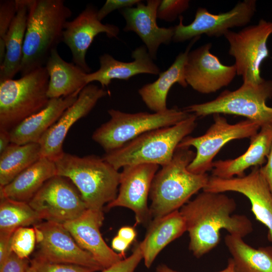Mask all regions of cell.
I'll list each match as a JSON object with an SVG mask.
<instances>
[{
  "label": "cell",
  "instance_id": "cell-21",
  "mask_svg": "<svg viewBox=\"0 0 272 272\" xmlns=\"http://www.w3.org/2000/svg\"><path fill=\"white\" fill-rule=\"evenodd\" d=\"M133 60L124 62L118 60L112 55L105 53L99 57V69L87 74L85 81L86 86L94 81L100 83L101 88L108 87L114 79L128 80L133 76L148 74L159 75L160 69L148 53L145 46H141L131 53Z\"/></svg>",
  "mask_w": 272,
  "mask_h": 272
},
{
  "label": "cell",
  "instance_id": "cell-28",
  "mask_svg": "<svg viewBox=\"0 0 272 272\" xmlns=\"http://www.w3.org/2000/svg\"><path fill=\"white\" fill-rule=\"evenodd\" d=\"M17 11L5 38L6 53L0 64V82L12 79L20 72L28 17L26 0H16Z\"/></svg>",
  "mask_w": 272,
  "mask_h": 272
},
{
  "label": "cell",
  "instance_id": "cell-17",
  "mask_svg": "<svg viewBox=\"0 0 272 272\" xmlns=\"http://www.w3.org/2000/svg\"><path fill=\"white\" fill-rule=\"evenodd\" d=\"M108 91L89 84L80 92L76 101L67 108L57 121L42 135L38 143L41 157L54 161L64 153L62 149L65 138L72 126L86 116L97 102L107 96Z\"/></svg>",
  "mask_w": 272,
  "mask_h": 272
},
{
  "label": "cell",
  "instance_id": "cell-45",
  "mask_svg": "<svg viewBox=\"0 0 272 272\" xmlns=\"http://www.w3.org/2000/svg\"><path fill=\"white\" fill-rule=\"evenodd\" d=\"M26 272H38L36 269L31 265L29 267Z\"/></svg>",
  "mask_w": 272,
  "mask_h": 272
},
{
  "label": "cell",
  "instance_id": "cell-10",
  "mask_svg": "<svg viewBox=\"0 0 272 272\" xmlns=\"http://www.w3.org/2000/svg\"><path fill=\"white\" fill-rule=\"evenodd\" d=\"M272 34V22L260 19L235 32L228 31L224 36L229 44V54L235 59L237 75L243 83L258 84L264 79L260 67L269 55L267 40Z\"/></svg>",
  "mask_w": 272,
  "mask_h": 272
},
{
  "label": "cell",
  "instance_id": "cell-26",
  "mask_svg": "<svg viewBox=\"0 0 272 272\" xmlns=\"http://www.w3.org/2000/svg\"><path fill=\"white\" fill-rule=\"evenodd\" d=\"M44 66L49 77L47 91L49 99L79 94L86 86L85 78L88 73L74 63L63 59L57 48L51 51Z\"/></svg>",
  "mask_w": 272,
  "mask_h": 272
},
{
  "label": "cell",
  "instance_id": "cell-32",
  "mask_svg": "<svg viewBox=\"0 0 272 272\" xmlns=\"http://www.w3.org/2000/svg\"><path fill=\"white\" fill-rule=\"evenodd\" d=\"M36 242L34 228L20 227L13 233L11 240V249L22 258H27L33 251Z\"/></svg>",
  "mask_w": 272,
  "mask_h": 272
},
{
  "label": "cell",
  "instance_id": "cell-38",
  "mask_svg": "<svg viewBox=\"0 0 272 272\" xmlns=\"http://www.w3.org/2000/svg\"><path fill=\"white\" fill-rule=\"evenodd\" d=\"M140 1L139 0H107L100 9L98 10V18L101 21L114 11L116 10L120 11L124 8L133 7Z\"/></svg>",
  "mask_w": 272,
  "mask_h": 272
},
{
  "label": "cell",
  "instance_id": "cell-4",
  "mask_svg": "<svg viewBox=\"0 0 272 272\" xmlns=\"http://www.w3.org/2000/svg\"><path fill=\"white\" fill-rule=\"evenodd\" d=\"M57 175L69 179L80 193L87 209L103 211L116 197L120 172L102 157L63 153L54 161Z\"/></svg>",
  "mask_w": 272,
  "mask_h": 272
},
{
  "label": "cell",
  "instance_id": "cell-19",
  "mask_svg": "<svg viewBox=\"0 0 272 272\" xmlns=\"http://www.w3.org/2000/svg\"><path fill=\"white\" fill-rule=\"evenodd\" d=\"M160 3V0H148L145 4L141 1L135 7L119 11L126 22L123 30L135 33L153 60L157 58L160 46L169 44L174 33V27H160L157 25V10Z\"/></svg>",
  "mask_w": 272,
  "mask_h": 272
},
{
  "label": "cell",
  "instance_id": "cell-27",
  "mask_svg": "<svg viewBox=\"0 0 272 272\" xmlns=\"http://www.w3.org/2000/svg\"><path fill=\"white\" fill-rule=\"evenodd\" d=\"M57 175L54 161L41 157L4 186L1 198L28 202L48 179Z\"/></svg>",
  "mask_w": 272,
  "mask_h": 272
},
{
  "label": "cell",
  "instance_id": "cell-42",
  "mask_svg": "<svg viewBox=\"0 0 272 272\" xmlns=\"http://www.w3.org/2000/svg\"><path fill=\"white\" fill-rule=\"evenodd\" d=\"M130 244L127 241L117 235L112 239L111 246L113 250L119 252L123 255Z\"/></svg>",
  "mask_w": 272,
  "mask_h": 272
},
{
  "label": "cell",
  "instance_id": "cell-34",
  "mask_svg": "<svg viewBox=\"0 0 272 272\" xmlns=\"http://www.w3.org/2000/svg\"><path fill=\"white\" fill-rule=\"evenodd\" d=\"M188 0H162L157 10V18L168 22L175 21L189 7Z\"/></svg>",
  "mask_w": 272,
  "mask_h": 272
},
{
  "label": "cell",
  "instance_id": "cell-31",
  "mask_svg": "<svg viewBox=\"0 0 272 272\" xmlns=\"http://www.w3.org/2000/svg\"><path fill=\"white\" fill-rule=\"evenodd\" d=\"M41 220L28 202L1 198L0 234H13L18 228L35 225Z\"/></svg>",
  "mask_w": 272,
  "mask_h": 272
},
{
  "label": "cell",
  "instance_id": "cell-6",
  "mask_svg": "<svg viewBox=\"0 0 272 272\" xmlns=\"http://www.w3.org/2000/svg\"><path fill=\"white\" fill-rule=\"evenodd\" d=\"M49 79L43 66L18 79L0 82V129L9 131L47 105Z\"/></svg>",
  "mask_w": 272,
  "mask_h": 272
},
{
  "label": "cell",
  "instance_id": "cell-29",
  "mask_svg": "<svg viewBox=\"0 0 272 272\" xmlns=\"http://www.w3.org/2000/svg\"><path fill=\"white\" fill-rule=\"evenodd\" d=\"M224 241L237 272H272L271 246L255 248L230 234Z\"/></svg>",
  "mask_w": 272,
  "mask_h": 272
},
{
  "label": "cell",
  "instance_id": "cell-15",
  "mask_svg": "<svg viewBox=\"0 0 272 272\" xmlns=\"http://www.w3.org/2000/svg\"><path fill=\"white\" fill-rule=\"evenodd\" d=\"M159 165L140 163L127 165L120 172L118 191L116 198L107 204L108 209L124 207L132 211L136 222L148 226L152 221L148 197Z\"/></svg>",
  "mask_w": 272,
  "mask_h": 272
},
{
  "label": "cell",
  "instance_id": "cell-43",
  "mask_svg": "<svg viewBox=\"0 0 272 272\" xmlns=\"http://www.w3.org/2000/svg\"><path fill=\"white\" fill-rule=\"evenodd\" d=\"M157 272H180L175 270L165 264H161L157 266ZM218 272H237L234 262L231 258H229L228 261L227 267L223 270Z\"/></svg>",
  "mask_w": 272,
  "mask_h": 272
},
{
  "label": "cell",
  "instance_id": "cell-25",
  "mask_svg": "<svg viewBox=\"0 0 272 272\" xmlns=\"http://www.w3.org/2000/svg\"><path fill=\"white\" fill-rule=\"evenodd\" d=\"M147 227L140 244L145 265L150 268L161 251L186 232V227L179 210L153 219Z\"/></svg>",
  "mask_w": 272,
  "mask_h": 272
},
{
  "label": "cell",
  "instance_id": "cell-11",
  "mask_svg": "<svg viewBox=\"0 0 272 272\" xmlns=\"http://www.w3.org/2000/svg\"><path fill=\"white\" fill-rule=\"evenodd\" d=\"M28 203L41 220L62 225L79 218L87 209L74 184L58 175L45 182Z\"/></svg>",
  "mask_w": 272,
  "mask_h": 272
},
{
  "label": "cell",
  "instance_id": "cell-35",
  "mask_svg": "<svg viewBox=\"0 0 272 272\" xmlns=\"http://www.w3.org/2000/svg\"><path fill=\"white\" fill-rule=\"evenodd\" d=\"M30 264L38 272H95L94 268L82 265L51 263L34 258Z\"/></svg>",
  "mask_w": 272,
  "mask_h": 272
},
{
  "label": "cell",
  "instance_id": "cell-13",
  "mask_svg": "<svg viewBox=\"0 0 272 272\" xmlns=\"http://www.w3.org/2000/svg\"><path fill=\"white\" fill-rule=\"evenodd\" d=\"M38 250L34 258L44 261L104 268L88 252L81 248L62 224L44 222L34 226Z\"/></svg>",
  "mask_w": 272,
  "mask_h": 272
},
{
  "label": "cell",
  "instance_id": "cell-16",
  "mask_svg": "<svg viewBox=\"0 0 272 272\" xmlns=\"http://www.w3.org/2000/svg\"><path fill=\"white\" fill-rule=\"evenodd\" d=\"M212 45L206 43L190 50L184 66L188 85L202 94L216 92L229 85L237 75L234 64H223L211 52Z\"/></svg>",
  "mask_w": 272,
  "mask_h": 272
},
{
  "label": "cell",
  "instance_id": "cell-2",
  "mask_svg": "<svg viewBox=\"0 0 272 272\" xmlns=\"http://www.w3.org/2000/svg\"><path fill=\"white\" fill-rule=\"evenodd\" d=\"M28 10L21 76L44 66L51 51L62 42L65 23L72 15L63 0H26Z\"/></svg>",
  "mask_w": 272,
  "mask_h": 272
},
{
  "label": "cell",
  "instance_id": "cell-7",
  "mask_svg": "<svg viewBox=\"0 0 272 272\" xmlns=\"http://www.w3.org/2000/svg\"><path fill=\"white\" fill-rule=\"evenodd\" d=\"M109 120L93 132L92 139L108 153L150 130L173 125L187 118L191 113L176 107L150 113H129L111 109Z\"/></svg>",
  "mask_w": 272,
  "mask_h": 272
},
{
  "label": "cell",
  "instance_id": "cell-24",
  "mask_svg": "<svg viewBox=\"0 0 272 272\" xmlns=\"http://www.w3.org/2000/svg\"><path fill=\"white\" fill-rule=\"evenodd\" d=\"M199 37L192 39L185 51L180 52L170 66L159 74L155 81L145 85L139 90V95L149 109L154 112L166 110L168 109L167 97L172 86L176 83L184 88L188 86L185 79L184 66L191 48Z\"/></svg>",
  "mask_w": 272,
  "mask_h": 272
},
{
  "label": "cell",
  "instance_id": "cell-23",
  "mask_svg": "<svg viewBox=\"0 0 272 272\" xmlns=\"http://www.w3.org/2000/svg\"><path fill=\"white\" fill-rule=\"evenodd\" d=\"M79 94L75 93L65 97L50 99L43 109L26 118L9 131L11 143L18 145L38 143L45 132L76 101Z\"/></svg>",
  "mask_w": 272,
  "mask_h": 272
},
{
  "label": "cell",
  "instance_id": "cell-40",
  "mask_svg": "<svg viewBox=\"0 0 272 272\" xmlns=\"http://www.w3.org/2000/svg\"><path fill=\"white\" fill-rule=\"evenodd\" d=\"M260 171L265 178L272 193V144L266 164L260 167Z\"/></svg>",
  "mask_w": 272,
  "mask_h": 272
},
{
  "label": "cell",
  "instance_id": "cell-41",
  "mask_svg": "<svg viewBox=\"0 0 272 272\" xmlns=\"http://www.w3.org/2000/svg\"><path fill=\"white\" fill-rule=\"evenodd\" d=\"M117 235L131 244L136 238L137 232L133 227L124 226L119 229Z\"/></svg>",
  "mask_w": 272,
  "mask_h": 272
},
{
  "label": "cell",
  "instance_id": "cell-14",
  "mask_svg": "<svg viewBox=\"0 0 272 272\" xmlns=\"http://www.w3.org/2000/svg\"><path fill=\"white\" fill-rule=\"evenodd\" d=\"M202 190L220 193L233 191L246 196L256 219L267 228V239L272 246V193L260 167H253L249 174L242 177L225 179L210 176Z\"/></svg>",
  "mask_w": 272,
  "mask_h": 272
},
{
  "label": "cell",
  "instance_id": "cell-5",
  "mask_svg": "<svg viewBox=\"0 0 272 272\" xmlns=\"http://www.w3.org/2000/svg\"><path fill=\"white\" fill-rule=\"evenodd\" d=\"M196 118L191 113L173 125L150 130L120 148L106 153L102 158L117 170L140 163L164 166L171 161L181 141L195 129Z\"/></svg>",
  "mask_w": 272,
  "mask_h": 272
},
{
  "label": "cell",
  "instance_id": "cell-3",
  "mask_svg": "<svg viewBox=\"0 0 272 272\" xmlns=\"http://www.w3.org/2000/svg\"><path fill=\"white\" fill-rule=\"evenodd\" d=\"M195 155L189 148L177 147L171 161L156 173L150 193L152 219L179 210L206 187L208 174L193 173L187 169Z\"/></svg>",
  "mask_w": 272,
  "mask_h": 272
},
{
  "label": "cell",
  "instance_id": "cell-30",
  "mask_svg": "<svg viewBox=\"0 0 272 272\" xmlns=\"http://www.w3.org/2000/svg\"><path fill=\"white\" fill-rule=\"evenodd\" d=\"M41 157L38 143L18 145L11 143L0 154V186L11 182Z\"/></svg>",
  "mask_w": 272,
  "mask_h": 272
},
{
  "label": "cell",
  "instance_id": "cell-22",
  "mask_svg": "<svg viewBox=\"0 0 272 272\" xmlns=\"http://www.w3.org/2000/svg\"><path fill=\"white\" fill-rule=\"evenodd\" d=\"M250 139V146L242 155L232 159L214 161L212 176L225 179L242 177L248 168L261 167L266 163L272 144V124L261 126Z\"/></svg>",
  "mask_w": 272,
  "mask_h": 272
},
{
  "label": "cell",
  "instance_id": "cell-12",
  "mask_svg": "<svg viewBox=\"0 0 272 272\" xmlns=\"http://www.w3.org/2000/svg\"><path fill=\"white\" fill-rule=\"evenodd\" d=\"M256 1L244 0L238 2L230 11L218 14H212L204 8H198L193 21L189 25L179 23L174 26L172 41L182 42L205 34L209 37L224 36L231 28L245 26L251 21L256 11Z\"/></svg>",
  "mask_w": 272,
  "mask_h": 272
},
{
  "label": "cell",
  "instance_id": "cell-1",
  "mask_svg": "<svg viewBox=\"0 0 272 272\" xmlns=\"http://www.w3.org/2000/svg\"><path fill=\"white\" fill-rule=\"evenodd\" d=\"M236 208L235 200L224 193L203 190L181 208L190 239L189 249L196 257L218 245L223 229L242 238L252 232V224L246 216L232 215Z\"/></svg>",
  "mask_w": 272,
  "mask_h": 272
},
{
  "label": "cell",
  "instance_id": "cell-36",
  "mask_svg": "<svg viewBox=\"0 0 272 272\" xmlns=\"http://www.w3.org/2000/svg\"><path fill=\"white\" fill-rule=\"evenodd\" d=\"M143 259L142 251L139 243L135 245L132 254L129 256L103 269L102 272H134Z\"/></svg>",
  "mask_w": 272,
  "mask_h": 272
},
{
  "label": "cell",
  "instance_id": "cell-39",
  "mask_svg": "<svg viewBox=\"0 0 272 272\" xmlns=\"http://www.w3.org/2000/svg\"><path fill=\"white\" fill-rule=\"evenodd\" d=\"M12 235L0 234V265L6 260L13 252L11 246V240Z\"/></svg>",
  "mask_w": 272,
  "mask_h": 272
},
{
  "label": "cell",
  "instance_id": "cell-33",
  "mask_svg": "<svg viewBox=\"0 0 272 272\" xmlns=\"http://www.w3.org/2000/svg\"><path fill=\"white\" fill-rule=\"evenodd\" d=\"M17 11L16 0L0 1V64L3 63L5 56V38Z\"/></svg>",
  "mask_w": 272,
  "mask_h": 272
},
{
  "label": "cell",
  "instance_id": "cell-8",
  "mask_svg": "<svg viewBox=\"0 0 272 272\" xmlns=\"http://www.w3.org/2000/svg\"><path fill=\"white\" fill-rule=\"evenodd\" d=\"M272 97V81L258 84L243 83L237 90H225L215 99L184 108L197 116L227 114L246 117L260 126L272 124V107L266 101Z\"/></svg>",
  "mask_w": 272,
  "mask_h": 272
},
{
  "label": "cell",
  "instance_id": "cell-9",
  "mask_svg": "<svg viewBox=\"0 0 272 272\" xmlns=\"http://www.w3.org/2000/svg\"><path fill=\"white\" fill-rule=\"evenodd\" d=\"M214 122L205 134L196 137L188 135L177 147H194L195 155L187 167L195 174H206L213 169V160L222 147L228 142L251 138L259 131L260 125L246 119L235 124L228 123L220 114H214Z\"/></svg>",
  "mask_w": 272,
  "mask_h": 272
},
{
  "label": "cell",
  "instance_id": "cell-37",
  "mask_svg": "<svg viewBox=\"0 0 272 272\" xmlns=\"http://www.w3.org/2000/svg\"><path fill=\"white\" fill-rule=\"evenodd\" d=\"M31 264L27 258H22L12 252L0 265V272H26Z\"/></svg>",
  "mask_w": 272,
  "mask_h": 272
},
{
  "label": "cell",
  "instance_id": "cell-18",
  "mask_svg": "<svg viewBox=\"0 0 272 272\" xmlns=\"http://www.w3.org/2000/svg\"><path fill=\"white\" fill-rule=\"evenodd\" d=\"M97 13L94 6L88 5L74 19L65 23L63 32L62 42L70 49L73 63L88 74L91 69L86 62V55L95 37L105 33L108 38H112L117 37L119 33L117 26L103 24L98 19Z\"/></svg>",
  "mask_w": 272,
  "mask_h": 272
},
{
  "label": "cell",
  "instance_id": "cell-20",
  "mask_svg": "<svg viewBox=\"0 0 272 272\" xmlns=\"http://www.w3.org/2000/svg\"><path fill=\"white\" fill-rule=\"evenodd\" d=\"M103 220V211L87 209L79 218L63 225L79 246L104 269L123 259V255L115 252L103 239L100 228Z\"/></svg>",
  "mask_w": 272,
  "mask_h": 272
},
{
  "label": "cell",
  "instance_id": "cell-44",
  "mask_svg": "<svg viewBox=\"0 0 272 272\" xmlns=\"http://www.w3.org/2000/svg\"><path fill=\"white\" fill-rule=\"evenodd\" d=\"M11 144L9 131L0 129V154H2Z\"/></svg>",
  "mask_w": 272,
  "mask_h": 272
}]
</instances>
